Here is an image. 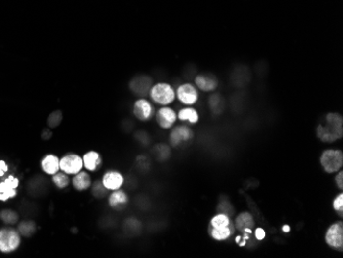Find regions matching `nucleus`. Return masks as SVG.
Instances as JSON below:
<instances>
[{
	"mask_svg": "<svg viewBox=\"0 0 343 258\" xmlns=\"http://www.w3.org/2000/svg\"><path fill=\"white\" fill-rule=\"evenodd\" d=\"M317 136L321 142L333 143L343 137V118L339 113L330 112L317 128Z\"/></svg>",
	"mask_w": 343,
	"mask_h": 258,
	"instance_id": "nucleus-1",
	"label": "nucleus"
},
{
	"mask_svg": "<svg viewBox=\"0 0 343 258\" xmlns=\"http://www.w3.org/2000/svg\"><path fill=\"white\" fill-rule=\"evenodd\" d=\"M150 98L156 104L168 106L176 99V91L171 84L167 82H158L153 84L149 92Z\"/></svg>",
	"mask_w": 343,
	"mask_h": 258,
	"instance_id": "nucleus-2",
	"label": "nucleus"
},
{
	"mask_svg": "<svg viewBox=\"0 0 343 258\" xmlns=\"http://www.w3.org/2000/svg\"><path fill=\"white\" fill-rule=\"evenodd\" d=\"M319 160L327 173H337L343 166V153L340 149H327L321 154Z\"/></svg>",
	"mask_w": 343,
	"mask_h": 258,
	"instance_id": "nucleus-3",
	"label": "nucleus"
},
{
	"mask_svg": "<svg viewBox=\"0 0 343 258\" xmlns=\"http://www.w3.org/2000/svg\"><path fill=\"white\" fill-rule=\"evenodd\" d=\"M20 244L21 234L18 231L10 228L0 230V252H14L19 248Z\"/></svg>",
	"mask_w": 343,
	"mask_h": 258,
	"instance_id": "nucleus-4",
	"label": "nucleus"
},
{
	"mask_svg": "<svg viewBox=\"0 0 343 258\" xmlns=\"http://www.w3.org/2000/svg\"><path fill=\"white\" fill-rule=\"evenodd\" d=\"M325 241L332 249L343 251V223L342 221L334 222L330 225L326 232Z\"/></svg>",
	"mask_w": 343,
	"mask_h": 258,
	"instance_id": "nucleus-5",
	"label": "nucleus"
},
{
	"mask_svg": "<svg viewBox=\"0 0 343 258\" xmlns=\"http://www.w3.org/2000/svg\"><path fill=\"white\" fill-rule=\"evenodd\" d=\"M83 169L82 156L76 154H67L60 158V171L70 175L77 174Z\"/></svg>",
	"mask_w": 343,
	"mask_h": 258,
	"instance_id": "nucleus-6",
	"label": "nucleus"
},
{
	"mask_svg": "<svg viewBox=\"0 0 343 258\" xmlns=\"http://www.w3.org/2000/svg\"><path fill=\"white\" fill-rule=\"evenodd\" d=\"M194 136V131L188 126H177L170 133V144L173 147H179L183 143L189 142Z\"/></svg>",
	"mask_w": 343,
	"mask_h": 258,
	"instance_id": "nucleus-7",
	"label": "nucleus"
},
{
	"mask_svg": "<svg viewBox=\"0 0 343 258\" xmlns=\"http://www.w3.org/2000/svg\"><path fill=\"white\" fill-rule=\"evenodd\" d=\"M133 113L137 120L141 122H146L149 121L150 118L154 115L155 110L151 102L144 98H140L134 103Z\"/></svg>",
	"mask_w": 343,
	"mask_h": 258,
	"instance_id": "nucleus-8",
	"label": "nucleus"
},
{
	"mask_svg": "<svg viewBox=\"0 0 343 258\" xmlns=\"http://www.w3.org/2000/svg\"><path fill=\"white\" fill-rule=\"evenodd\" d=\"M176 97L181 103L187 106L194 105L198 100V92L194 84L183 83L176 91Z\"/></svg>",
	"mask_w": 343,
	"mask_h": 258,
	"instance_id": "nucleus-9",
	"label": "nucleus"
},
{
	"mask_svg": "<svg viewBox=\"0 0 343 258\" xmlns=\"http://www.w3.org/2000/svg\"><path fill=\"white\" fill-rule=\"evenodd\" d=\"M152 78L148 75H138L130 81V89L137 96H146L152 88Z\"/></svg>",
	"mask_w": 343,
	"mask_h": 258,
	"instance_id": "nucleus-10",
	"label": "nucleus"
},
{
	"mask_svg": "<svg viewBox=\"0 0 343 258\" xmlns=\"http://www.w3.org/2000/svg\"><path fill=\"white\" fill-rule=\"evenodd\" d=\"M155 118L158 126L162 129H165V130L173 128L178 120L176 111L169 106H163L156 112Z\"/></svg>",
	"mask_w": 343,
	"mask_h": 258,
	"instance_id": "nucleus-11",
	"label": "nucleus"
},
{
	"mask_svg": "<svg viewBox=\"0 0 343 258\" xmlns=\"http://www.w3.org/2000/svg\"><path fill=\"white\" fill-rule=\"evenodd\" d=\"M102 183L109 191L122 188L124 183V177L120 171L109 170L103 175Z\"/></svg>",
	"mask_w": 343,
	"mask_h": 258,
	"instance_id": "nucleus-12",
	"label": "nucleus"
},
{
	"mask_svg": "<svg viewBox=\"0 0 343 258\" xmlns=\"http://www.w3.org/2000/svg\"><path fill=\"white\" fill-rule=\"evenodd\" d=\"M109 206L115 211H122L125 209L128 204L127 193L122 188L111 191L108 197Z\"/></svg>",
	"mask_w": 343,
	"mask_h": 258,
	"instance_id": "nucleus-13",
	"label": "nucleus"
},
{
	"mask_svg": "<svg viewBox=\"0 0 343 258\" xmlns=\"http://www.w3.org/2000/svg\"><path fill=\"white\" fill-rule=\"evenodd\" d=\"M82 160L83 168L87 169L89 172L98 171L103 165L102 155L99 153L95 152V150H90V152L85 153L82 155Z\"/></svg>",
	"mask_w": 343,
	"mask_h": 258,
	"instance_id": "nucleus-14",
	"label": "nucleus"
},
{
	"mask_svg": "<svg viewBox=\"0 0 343 258\" xmlns=\"http://www.w3.org/2000/svg\"><path fill=\"white\" fill-rule=\"evenodd\" d=\"M196 85L202 92H213L218 87V80L212 74H199L196 77Z\"/></svg>",
	"mask_w": 343,
	"mask_h": 258,
	"instance_id": "nucleus-15",
	"label": "nucleus"
},
{
	"mask_svg": "<svg viewBox=\"0 0 343 258\" xmlns=\"http://www.w3.org/2000/svg\"><path fill=\"white\" fill-rule=\"evenodd\" d=\"M234 223H235L234 224L235 229H238L240 232L246 234H251L252 230L255 227L254 218L251 215V213H248V212L241 213L237 217V219H235Z\"/></svg>",
	"mask_w": 343,
	"mask_h": 258,
	"instance_id": "nucleus-16",
	"label": "nucleus"
},
{
	"mask_svg": "<svg viewBox=\"0 0 343 258\" xmlns=\"http://www.w3.org/2000/svg\"><path fill=\"white\" fill-rule=\"evenodd\" d=\"M72 186L77 191H85L88 190L92 185V178L87 171H80L77 174L73 175L71 180Z\"/></svg>",
	"mask_w": 343,
	"mask_h": 258,
	"instance_id": "nucleus-17",
	"label": "nucleus"
},
{
	"mask_svg": "<svg viewBox=\"0 0 343 258\" xmlns=\"http://www.w3.org/2000/svg\"><path fill=\"white\" fill-rule=\"evenodd\" d=\"M41 169L50 176L58 173L60 171V158L55 155H47L41 159Z\"/></svg>",
	"mask_w": 343,
	"mask_h": 258,
	"instance_id": "nucleus-18",
	"label": "nucleus"
},
{
	"mask_svg": "<svg viewBox=\"0 0 343 258\" xmlns=\"http://www.w3.org/2000/svg\"><path fill=\"white\" fill-rule=\"evenodd\" d=\"M178 120L184 123H188L191 125H196L199 121V115L198 112L192 108V107H185V108H182L179 113L177 114Z\"/></svg>",
	"mask_w": 343,
	"mask_h": 258,
	"instance_id": "nucleus-19",
	"label": "nucleus"
},
{
	"mask_svg": "<svg viewBox=\"0 0 343 258\" xmlns=\"http://www.w3.org/2000/svg\"><path fill=\"white\" fill-rule=\"evenodd\" d=\"M229 227H234L233 222L231 221V218L229 215L224 213H218L214 216L210 221L211 229H225Z\"/></svg>",
	"mask_w": 343,
	"mask_h": 258,
	"instance_id": "nucleus-20",
	"label": "nucleus"
},
{
	"mask_svg": "<svg viewBox=\"0 0 343 258\" xmlns=\"http://www.w3.org/2000/svg\"><path fill=\"white\" fill-rule=\"evenodd\" d=\"M235 227H229L225 229H211L209 228V233L212 236V239L216 241H225L229 239L234 233Z\"/></svg>",
	"mask_w": 343,
	"mask_h": 258,
	"instance_id": "nucleus-21",
	"label": "nucleus"
},
{
	"mask_svg": "<svg viewBox=\"0 0 343 258\" xmlns=\"http://www.w3.org/2000/svg\"><path fill=\"white\" fill-rule=\"evenodd\" d=\"M51 182H52V184L55 185L58 189H65L66 187L69 186L71 180H70V177L68 174L64 173V172H62V171H59L58 173L52 175Z\"/></svg>",
	"mask_w": 343,
	"mask_h": 258,
	"instance_id": "nucleus-22",
	"label": "nucleus"
},
{
	"mask_svg": "<svg viewBox=\"0 0 343 258\" xmlns=\"http://www.w3.org/2000/svg\"><path fill=\"white\" fill-rule=\"evenodd\" d=\"M36 230H37V227L34 221H22L19 223L17 231L21 235L29 238V236L33 235L36 232Z\"/></svg>",
	"mask_w": 343,
	"mask_h": 258,
	"instance_id": "nucleus-23",
	"label": "nucleus"
},
{
	"mask_svg": "<svg viewBox=\"0 0 343 258\" xmlns=\"http://www.w3.org/2000/svg\"><path fill=\"white\" fill-rule=\"evenodd\" d=\"M91 192L94 198L96 199H104L108 195V189H107L104 184L102 183V180H97L92 183L91 185Z\"/></svg>",
	"mask_w": 343,
	"mask_h": 258,
	"instance_id": "nucleus-24",
	"label": "nucleus"
},
{
	"mask_svg": "<svg viewBox=\"0 0 343 258\" xmlns=\"http://www.w3.org/2000/svg\"><path fill=\"white\" fill-rule=\"evenodd\" d=\"M17 196V190L10 187L5 181L0 182V201L5 202Z\"/></svg>",
	"mask_w": 343,
	"mask_h": 258,
	"instance_id": "nucleus-25",
	"label": "nucleus"
},
{
	"mask_svg": "<svg viewBox=\"0 0 343 258\" xmlns=\"http://www.w3.org/2000/svg\"><path fill=\"white\" fill-rule=\"evenodd\" d=\"M209 105L213 113L215 114H220L224 109V101L220 97V95H217V94L210 97Z\"/></svg>",
	"mask_w": 343,
	"mask_h": 258,
	"instance_id": "nucleus-26",
	"label": "nucleus"
},
{
	"mask_svg": "<svg viewBox=\"0 0 343 258\" xmlns=\"http://www.w3.org/2000/svg\"><path fill=\"white\" fill-rule=\"evenodd\" d=\"M0 220L5 224L14 225L19 220V215L13 210H8V209L2 210L0 212Z\"/></svg>",
	"mask_w": 343,
	"mask_h": 258,
	"instance_id": "nucleus-27",
	"label": "nucleus"
},
{
	"mask_svg": "<svg viewBox=\"0 0 343 258\" xmlns=\"http://www.w3.org/2000/svg\"><path fill=\"white\" fill-rule=\"evenodd\" d=\"M153 153L158 160H160V162H164V160H167L170 157L171 149L169 146H167L165 144H158L154 147Z\"/></svg>",
	"mask_w": 343,
	"mask_h": 258,
	"instance_id": "nucleus-28",
	"label": "nucleus"
},
{
	"mask_svg": "<svg viewBox=\"0 0 343 258\" xmlns=\"http://www.w3.org/2000/svg\"><path fill=\"white\" fill-rule=\"evenodd\" d=\"M63 121V113L61 110H55L52 111L49 116L47 120V124L48 127L49 129H55L57 127H59L61 125Z\"/></svg>",
	"mask_w": 343,
	"mask_h": 258,
	"instance_id": "nucleus-29",
	"label": "nucleus"
},
{
	"mask_svg": "<svg viewBox=\"0 0 343 258\" xmlns=\"http://www.w3.org/2000/svg\"><path fill=\"white\" fill-rule=\"evenodd\" d=\"M333 209L339 214V216H343V193L340 192L333 201Z\"/></svg>",
	"mask_w": 343,
	"mask_h": 258,
	"instance_id": "nucleus-30",
	"label": "nucleus"
},
{
	"mask_svg": "<svg viewBox=\"0 0 343 258\" xmlns=\"http://www.w3.org/2000/svg\"><path fill=\"white\" fill-rule=\"evenodd\" d=\"M4 181L6 182V183H7L10 187H13V188H15V189H17L18 186H19V184H20L19 179L16 178V177H14L13 175H9Z\"/></svg>",
	"mask_w": 343,
	"mask_h": 258,
	"instance_id": "nucleus-31",
	"label": "nucleus"
},
{
	"mask_svg": "<svg viewBox=\"0 0 343 258\" xmlns=\"http://www.w3.org/2000/svg\"><path fill=\"white\" fill-rule=\"evenodd\" d=\"M335 181H336V185L338 186V188L340 190L343 189V172L342 171H338V173L335 177Z\"/></svg>",
	"mask_w": 343,
	"mask_h": 258,
	"instance_id": "nucleus-32",
	"label": "nucleus"
},
{
	"mask_svg": "<svg viewBox=\"0 0 343 258\" xmlns=\"http://www.w3.org/2000/svg\"><path fill=\"white\" fill-rule=\"evenodd\" d=\"M255 236H256V239L258 240V241H262V240L265 238V232H264V230L261 229V228L256 229V230H255Z\"/></svg>",
	"mask_w": 343,
	"mask_h": 258,
	"instance_id": "nucleus-33",
	"label": "nucleus"
},
{
	"mask_svg": "<svg viewBox=\"0 0 343 258\" xmlns=\"http://www.w3.org/2000/svg\"><path fill=\"white\" fill-rule=\"evenodd\" d=\"M51 136H52V133H51V131L49 130V129H45V130L42 131V133H41V138L44 139L45 141L49 140V139L51 138Z\"/></svg>",
	"mask_w": 343,
	"mask_h": 258,
	"instance_id": "nucleus-34",
	"label": "nucleus"
},
{
	"mask_svg": "<svg viewBox=\"0 0 343 258\" xmlns=\"http://www.w3.org/2000/svg\"><path fill=\"white\" fill-rule=\"evenodd\" d=\"M7 170H8L7 164L4 162V160H1V159H0V177L4 176V174L6 173Z\"/></svg>",
	"mask_w": 343,
	"mask_h": 258,
	"instance_id": "nucleus-35",
	"label": "nucleus"
},
{
	"mask_svg": "<svg viewBox=\"0 0 343 258\" xmlns=\"http://www.w3.org/2000/svg\"><path fill=\"white\" fill-rule=\"evenodd\" d=\"M283 231H284V232H290V227H289V225H284Z\"/></svg>",
	"mask_w": 343,
	"mask_h": 258,
	"instance_id": "nucleus-36",
	"label": "nucleus"
}]
</instances>
